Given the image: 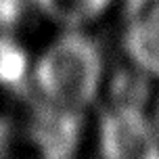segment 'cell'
Segmentation results:
<instances>
[{"mask_svg": "<svg viewBox=\"0 0 159 159\" xmlns=\"http://www.w3.org/2000/svg\"><path fill=\"white\" fill-rule=\"evenodd\" d=\"M38 13L55 30H92L119 8L121 0H34Z\"/></svg>", "mask_w": 159, "mask_h": 159, "instance_id": "4", "label": "cell"}, {"mask_svg": "<svg viewBox=\"0 0 159 159\" xmlns=\"http://www.w3.org/2000/svg\"><path fill=\"white\" fill-rule=\"evenodd\" d=\"M109 61L90 30H57L30 67L40 107L84 115L103 101L109 86Z\"/></svg>", "mask_w": 159, "mask_h": 159, "instance_id": "1", "label": "cell"}, {"mask_svg": "<svg viewBox=\"0 0 159 159\" xmlns=\"http://www.w3.org/2000/svg\"><path fill=\"white\" fill-rule=\"evenodd\" d=\"M101 153L105 155H155L159 147V130L153 111L136 103H115L103 115Z\"/></svg>", "mask_w": 159, "mask_h": 159, "instance_id": "3", "label": "cell"}, {"mask_svg": "<svg viewBox=\"0 0 159 159\" xmlns=\"http://www.w3.org/2000/svg\"><path fill=\"white\" fill-rule=\"evenodd\" d=\"M117 42L136 75L159 82V0H121Z\"/></svg>", "mask_w": 159, "mask_h": 159, "instance_id": "2", "label": "cell"}]
</instances>
